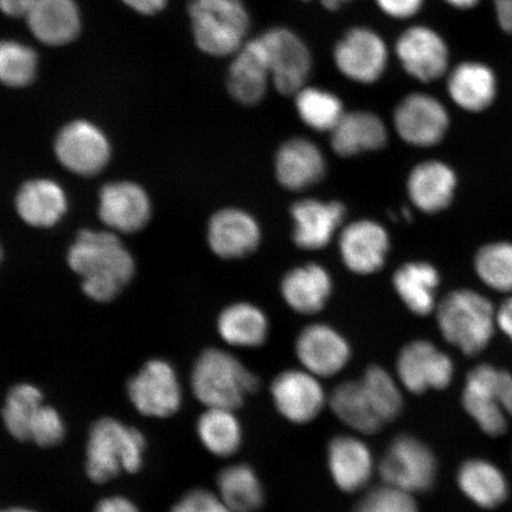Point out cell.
I'll return each mask as SVG.
<instances>
[{
  "label": "cell",
  "mask_w": 512,
  "mask_h": 512,
  "mask_svg": "<svg viewBox=\"0 0 512 512\" xmlns=\"http://www.w3.org/2000/svg\"><path fill=\"white\" fill-rule=\"evenodd\" d=\"M68 264L82 279V290L96 302H108L134 274L130 252L108 232L82 230L69 248Z\"/></svg>",
  "instance_id": "obj_1"
},
{
  "label": "cell",
  "mask_w": 512,
  "mask_h": 512,
  "mask_svg": "<svg viewBox=\"0 0 512 512\" xmlns=\"http://www.w3.org/2000/svg\"><path fill=\"white\" fill-rule=\"evenodd\" d=\"M196 399L207 408L236 411L247 395L259 389V379L233 355L219 349L204 351L191 374Z\"/></svg>",
  "instance_id": "obj_2"
},
{
  "label": "cell",
  "mask_w": 512,
  "mask_h": 512,
  "mask_svg": "<svg viewBox=\"0 0 512 512\" xmlns=\"http://www.w3.org/2000/svg\"><path fill=\"white\" fill-rule=\"evenodd\" d=\"M189 16L192 36L204 54L233 57L249 40L251 16L243 0H191Z\"/></svg>",
  "instance_id": "obj_3"
},
{
  "label": "cell",
  "mask_w": 512,
  "mask_h": 512,
  "mask_svg": "<svg viewBox=\"0 0 512 512\" xmlns=\"http://www.w3.org/2000/svg\"><path fill=\"white\" fill-rule=\"evenodd\" d=\"M437 313L441 334L465 355H478L495 334L497 312L477 292L459 290L447 294Z\"/></svg>",
  "instance_id": "obj_4"
},
{
  "label": "cell",
  "mask_w": 512,
  "mask_h": 512,
  "mask_svg": "<svg viewBox=\"0 0 512 512\" xmlns=\"http://www.w3.org/2000/svg\"><path fill=\"white\" fill-rule=\"evenodd\" d=\"M146 447L137 428L112 418L96 422L89 433L86 469L95 483H106L121 471L137 472L143 465Z\"/></svg>",
  "instance_id": "obj_5"
},
{
  "label": "cell",
  "mask_w": 512,
  "mask_h": 512,
  "mask_svg": "<svg viewBox=\"0 0 512 512\" xmlns=\"http://www.w3.org/2000/svg\"><path fill=\"white\" fill-rule=\"evenodd\" d=\"M463 403L486 434L498 437L507 430V416H512V375L489 364L472 369L467 376Z\"/></svg>",
  "instance_id": "obj_6"
},
{
  "label": "cell",
  "mask_w": 512,
  "mask_h": 512,
  "mask_svg": "<svg viewBox=\"0 0 512 512\" xmlns=\"http://www.w3.org/2000/svg\"><path fill=\"white\" fill-rule=\"evenodd\" d=\"M270 68L272 85L278 93L294 96L304 88L312 72V54L296 32L274 27L259 35Z\"/></svg>",
  "instance_id": "obj_7"
},
{
  "label": "cell",
  "mask_w": 512,
  "mask_h": 512,
  "mask_svg": "<svg viewBox=\"0 0 512 512\" xmlns=\"http://www.w3.org/2000/svg\"><path fill=\"white\" fill-rule=\"evenodd\" d=\"M332 59L345 79L360 85H373L386 73L389 48L379 32L360 25L345 31L339 38Z\"/></svg>",
  "instance_id": "obj_8"
},
{
  "label": "cell",
  "mask_w": 512,
  "mask_h": 512,
  "mask_svg": "<svg viewBox=\"0 0 512 512\" xmlns=\"http://www.w3.org/2000/svg\"><path fill=\"white\" fill-rule=\"evenodd\" d=\"M379 471L383 484L413 495L432 488L437 477V460L420 440L400 435L388 447Z\"/></svg>",
  "instance_id": "obj_9"
},
{
  "label": "cell",
  "mask_w": 512,
  "mask_h": 512,
  "mask_svg": "<svg viewBox=\"0 0 512 512\" xmlns=\"http://www.w3.org/2000/svg\"><path fill=\"white\" fill-rule=\"evenodd\" d=\"M393 123L403 142L431 147L446 136L450 117L443 102L431 94L416 92L406 95L396 105Z\"/></svg>",
  "instance_id": "obj_10"
},
{
  "label": "cell",
  "mask_w": 512,
  "mask_h": 512,
  "mask_svg": "<svg viewBox=\"0 0 512 512\" xmlns=\"http://www.w3.org/2000/svg\"><path fill=\"white\" fill-rule=\"evenodd\" d=\"M128 396L139 413L169 418L182 405V387L168 362L152 360L128 382Z\"/></svg>",
  "instance_id": "obj_11"
},
{
  "label": "cell",
  "mask_w": 512,
  "mask_h": 512,
  "mask_svg": "<svg viewBox=\"0 0 512 512\" xmlns=\"http://www.w3.org/2000/svg\"><path fill=\"white\" fill-rule=\"evenodd\" d=\"M394 50L403 70L415 80L433 82L447 72L450 61L447 44L437 31L425 25H414L403 31Z\"/></svg>",
  "instance_id": "obj_12"
},
{
  "label": "cell",
  "mask_w": 512,
  "mask_h": 512,
  "mask_svg": "<svg viewBox=\"0 0 512 512\" xmlns=\"http://www.w3.org/2000/svg\"><path fill=\"white\" fill-rule=\"evenodd\" d=\"M55 152L68 170L81 176L99 174L111 157L105 134L85 120L73 121L63 128L57 136Z\"/></svg>",
  "instance_id": "obj_13"
},
{
  "label": "cell",
  "mask_w": 512,
  "mask_h": 512,
  "mask_svg": "<svg viewBox=\"0 0 512 512\" xmlns=\"http://www.w3.org/2000/svg\"><path fill=\"white\" fill-rule=\"evenodd\" d=\"M275 408L293 424H307L323 411L326 395L318 377L306 370H286L272 382Z\"/></svg>",
  "instance_id": "obj_14"
},
{
  "label": "cell",
  "mask_w": 512,
  "mask_h": 512,
  "mask_svg": "<svg viewBox=\"0 0 512 512\" xmlns=\"http://www.w3.org/2000/svg\"><path fill=\"white\" fill-rule=\"evenodd\" d=\"M396 367L401 383L413 394L445 389L453 379L451 358L427 341H414L403 348Z\"/></svg>",
  "instance_id": "obj_15"
},
{
  "label": "cell",
  "mask_w": 512,
  "mask_h": 512,
  "mask_svg": "<svg viewBox=\"0 0 512 512\" xmlns=\"http://www.w3.org/2000/svg\"><path fill=\"white\" fill-rule=\"evenodd\" d=\"M271 85L264 46L259 36L249 38L230 62L227 75L229 95L242 106H256L266 98Z\"/></svg>",
  "instance_id": "obj_16"
},
{
  "label": "cell",
  "mask_w": 512,
  "mask_h": 512,
  "mask_svg": "<svg viewBox=\"0 0 512 512\" xmlns=\"http://www.w3.org/2000/svg\"><path fill=\"white\" fill-rule=\"evenodd\" d=\"M296 354L306 371L317 377H330L347 366L351 351L337 331L328 325L315 324L299 335Z\"/></svg>",
  "instance_id": "obj_17"
},
{
  "label": "cell",
  "mask_w": 512,
  "mask_h": 512,
  "mask_svg": "<svg viewBox=\"0 0 512 512\" xmlns=\"http://www.w3.org/2000/svg\"><path fill=\"white\" fill-rule=\"evenodd\" d=\"M99 216L106 226L118 232H137L150 220V198L143 188L131 182L106 184L100 191Z\"/></svg>",
  "instance_id": "obj_18"
},
{
  "label": "cell",
  "mask_w": 512,
  "mask_h": 512,
  "mask_svg": "<svg viewBox=\"0 0 512 512\" xmlns=\"http://www.w3.org/2000/svg\"><path fill=\"white\" fill-rule=\"evenodd\" d=\"M339 251L350 271L373 274L380 271L389 251V236L381 224L362 220L345 227L339 239Z\"/></svg>",
  "instance_id": "obj_19"
},
{
  "label": "cell",
  "mask_w": 512,
  "mask_h": 512,
  "mask_svg": "<svg viewBox=\"0 0 512 512\" xmlns=\"http://www.w3.org/2000/svg\"><path fill=\"white\" fill-rule=\"evenodd\" d=\"M294 221L293 239L303 249H322L329 245L345 217L338 202L300 201L291 210Z\"/></svg>",
  "instance_id": "obj_20"
},
{
  "label": "cell",
  "mask_w": 512,
  "mask_h": 512,
  "mask_svg": "<svg viewBox=\"0 0 512 512\" xmlns=\"http://www.w3.org/2000/svg\"><path fill=\"white\" fill-rule=\"evenodd\" d=\"M328 466L338 489L354 494L373 477V453L361 439L338 435L328 447Z\"/></svg>",
  "instance_id": "obj_21"
},
{
  "label": "cell",
  "mask_w": 512,
  "mask_h": 512,
  "mask_svg": "<svg viewBox=\"0 0 512 512\" xmlns=\"http://www.w3.org/2000/svg\"><path fill=\"white\" fill-rule=\"evenodd\" d=\"M260 239L258 222L239 209L221 210L209 223L210 248L224 259L242 258L251 254L258 248Z\"/></svg>",
  "instance_id": "obj_22"
},
{
  "label": "cell",
  "mask_w": 512,
  "mask_h": 512,
  "mask_svg": "<svg viewBox=\"0 0 512 512\" xmlns=\"http://www.w3.org/2000/svg\"><path fill=\"white\" fill-rule=\"evenodd\" d=\"M325 158L319 147L305 138L287 140L275 157L278 181L288 190L312 187L324 177Z\"/></svg>",
  "instance_id": "obj_23"
},
{
  "label": "cell",
  "mask_w": 512,
  "mask_h": 512,
  "mask_svg": "<svg viewBox=\"0 0 512 512\" xmlns=\"http://www.w3.org/2000/svg\"><path fill=\"white\" fill-rule=\"evenodd\" d=\"M331 147L341 157L382 149L388 143V128L379 115L370 111L345 112L330 132Z\"/></svg>",
  "instance_id": "obj_24"
},
{
  "label": "cell",
  "mask_w": 512,
  "mask_h": 512,
  "mask_svg": "<svg viewBox=\"0 0 512 512\" xmlns=\"http://www.w3.org/2000/svg\"><path fill=\"white\" fill-rule=\"evenodd\" d=\"M25 17L32 34L48 46H64L74 41L81 30L75 0H36Z\"/></svg>",
  "instance_id": "obj_25"
},
{
  "label": "cell",
  "mask_w": 512,
  "mask_h": 512,
  "mask_svg": "<svg viewBox=\"0 0 512 512\" xmlns=\"http://www.w3.org/2000/svg\"><path fill=\"white\" fill-rule=\"evenodd\" d=\"M457 187L454 171L439 160L416 165L408 178V194L414 206L435 214L450 206Z\"/></svg>",
  "instance_id": "obj_26"
},
{
  "label": "cell",
  "mask_w": 512,
  "mask_h": 512,
  "mask_svg": "<svg viewBox=\"0 0 512 512\" xmlns=\"http://www.w3.org/2000/svg\"><path fill=\"white\" fill-rule=\"evenodd\" d=\"M447 92L454 104L463 110L482 112L496 98V76L483 63L463 62L448 74Z\"/></svg>",
  "instance_id": "obj_27"
},
{
  "label": "cell",
  "mask_w": 512,
  "mask_h": 512,
  "mask_svg": "<svg viewBox=\"0 0 512 512\" xmlns=\"http://www.w3.org/2000/svg\"><path fill=\"white\" fill-rule=\"evenodd\" d=\"M332 281L324 267L310 264L294 268L281 283V294L300 315H315L330 297Z\"/></svg>",
  "instance_id": "obj_28"
},
{
  "label": "cell",
  "mask_w": 512,
  "mask_h": 512,
  "mask_svg": "<svg viewBox=\"0 0 512 512\" xmlns=\"http://www.w3.org/2000/svg\"><path fill=\"white\" fill-rule=\"evenodd\" d=\"M67 207L63 189L50 179H35L25 183L16 197L19 216L36 228L55 226L66 214Z\"/></svg>",
  "instance_id": "obj_29"
},
{
  "label": "cell",
  "mask_w": 512,
  "mask_h": 512,
  "mask_svg": "<svg viewBox=\"0 0 512 512\" xmlns=\"http://www.w3.org/2000/svg\"><path fill=\"white\" fill-rule=\"evenodd\" d=\"M458 484L463 494L480 508L494 509L509 494L508 482L498 467L485 460H469L460 467Z\"/></svg>",
  "instance_id": "obj_30"
},
{
  "label": "cell",
  "mask_w": 512,
  "mask_h": 512,
  "mask_svg": "<svg viewBox=\"0 0 512 512\" xmlns=\"http://www.w3.org/2000/svg\"><path fill=\"white\" fill-rule=\"evenodd\" d=\"M439 273L427 262H409L394 275V287L414 315L427 316L435 307Z\"/></svg>",
  "instance_id": "obj_31"
},
{
  "label": "cell",
  "mask_w": 512,
  "mask_h": 512,
  "mask_svg": "<svg viewBox=\"0 0 512 512\" xmlns=\"http://www.w3.org/2000/svg\"><path fill=\"white\" fill-rule=\"evenodd\" d=\"M329 402L331 411L352 430L362 434H374L381 430L383 421L371 406L361 381L339 384Z\"/></svg>",
  "instance_id": "obj_32"
},
{
  "label": "cell",
  "mask_w": 512,
  "mask_h": 512,
  "mask_svg": "<svg viewBox=\"0 0 512 512\" xmlns=\"http://www.w3.org/2000/svg\"><path fill=\"white\" fill-rule=\"evenodd\" d=\"M221 337L230 345L241 348H258L266 342L267 318L258 307L238 303L227 307L219 318Z\"/></svg>",
  "instance_id": "obj_33"
},
{
  "label": "cell",
  "mask_w": 512,
  "mask_h": 512,
  "mask_svg": "<svg viewBox=\"0 0 512 512\" xmlns=\"http://www.w3.org/2000/svg\"><path fill=\"white\" fill-rule=\"evenodd\" d=\"M217 489L224 504L233 512H255L264 504V490L251 466L232 465L220 472Z\"/></svg>",
  "instance_id": "obj_34"
},
{
  "label": "cell",
  "mask_w": 512,
  "mask_h": 512,
  "mask_svg": "<svg viewBox=\"0 0 512 512\" xmlns=\"http://www.w3.org/2000/svg\"><path fill=\"white\" fill-rule=\"evenodd\" d=\"M201 443L216 457L227 458L239 451L242 428L234 411L208 408L197 421Z\"/></svg>",
  "instance_id": "obj_35"
},
{
  "label": "cell",
  "mask_w": 512,
  "mask_h": 512,
  "mask_svg": "<svg viewBox=\"0 0 512 512\" xmlns=\"http://www.w3.org/2000/svg\"><path fill=\"white\" fill-rule=\"evenodd\" d=\"M294 106L303 123L317 132H331L345 114L341 98L328 89L305 86L294 94Z\"/></svg>",
  "instance_id": "obj_36"
},
{
  "label": "cell",
  "mask_w": 512,
  "mask_h": 512,
  "mask_svg": "<svg viewBox=\"0 0 512 512\" xmlns=\"http://www.w3.org/2000/svg\"><path fill=\"white\" fill-rule=\"evenodd\" d=\"M43 406L40 389L23 383L12 388L3 409L6 430L18 440H29L32 421Z\"/></svg>",
  "instance_id": "obj_37"
},
{
  "label": "cell",
  "mask_w": 512,
  "mask_h": 512,
  "mask_svg": "<svg viewBox=\"0 0 512 512\" xmlns=\"http://www.w3.org/2000/svg\"><path fill=\"white\" fill-rule=\"evenodd\" d=\"M361 383L383 424L398 418L402 412L403 398L398 384L386 370L377 366L368 368Z\"/></svg>",
  "instance_id": "obj_38"
},
{
  "label": "cell",
  "mask_w": 512,
  "mask_h": 512,
  "mask_svg": "<svg viewBox=\"0 0 512 512\" xmlns=\"http://www.w3.org/2000/svg\"><path fill=\"white\" fill-rule=\"evenodd\" d=\"M476 271L492 290L512 292V243L496 242L479 249Z\"/></svg>",
  "instance_id": "obj_39"
},
{
  "label": "cell",
  "mask_w": 512,
  "mask_h": 512,
  "mask_svg": "<svg viewBox=\"0 0 512 512\" xmlns=\"http://www.w3.org/2000/svg\"><path fill=\"white\" fill-rule=\"evenodd\" d=\"M37 55L30 47L14 41L0 42V82L21 88L35 79Z\"/></svg>",
  "instance_id": "obj_40"
},
{
  "label": "cell",
  "mask_w": 512,
  "mask_h": 512,
  "mask_svg": "<svg viewBox=\"0 0 512 512\" xmlns=\"http://www.w3.org/2000/svg\"><path fill=\"white\" fill-rule=\"evenodd\" d=\"M354 512H419L412 494L383 484L361 498Z\"/></svg>",
  "instance_id": "obj_41"
},
{
  "label": "cell",
  "mask_w": 512,
  "mask_h": 512,
  "mask_svg": "<svg viewBox=\"0 0 512 512\" xmlns=\"http://www.w3.org/2000/svg\"><path fill=\"white\" fill-rule=\"evenodd\" d=\"M64 437V424L59 412L53 407L42 406L30 426L29 440L37 445L51 447Z\"/></svg>",
  "instance_id": "obj_42"
},
{
  "label": "cell",
  "mask_w": 512,
  "mask_h": 512,
  "mask_svg": "<svg viewBox=\"0 0 512 512\" xmlns=\"http://www.w3.org/2000/svg\"><path fill=\"white\" fill-rule=\"evenodd\" d=\"M171 512H233L219 495L208 490L196 489L188 492Z\"/></svg>",
  "instance_id": "obj_43"
},
{
  "label": "cell",
  "mask_w": 512,
  "mask_h": 512,
  "mask_svg": "<svg viewBox=\"0 0 512 512\" xmlns=\"http://www.w3.org/2000/svg\"><path fill=\"white\" fill-rule=\"evenodd\" d=\"M425 0H375L377 8L384 15L405 21L419 14Z\"/></svg>",
  "instance_id": "obj_44"
},
{
  "label": "cell",
  "mask_w": 512,
  "mask_h": 512,
  "mask_svg": "<svg viewBox=\"0 0 512 512\" xmlns=\"http://www.w3.org/2000/svg\"><path fill=\"white\" fill-rule=\"evenodd\" d=\"M95 512H140L136 504L124 497H110L102 499L96 505Z\"/></svg>",
  "instance_id": "obj_45"
},
{
  "label": "cell",
  "mask_w": 512,
  "mask_h": 512,
  "mask_svg": "<svg viewBox=\"0 0 512 512\" xmlns=\"http://www.w3.org/2000/svg\"><path fill=\"white\" fill-rule=\"evenodd\" d=\"M134 11L142 15H155L165 8L168 0H123Z\"/></svg>",
  "instance_id": "obj_46"
},
{
  "label": "cell",
  "mask_w": 512,
  "mask_h": 512,
  "mask_svg": "<svg viewBox=\"0 0 512 512\" xmlns=\"http://www.w3.org/2000/svg\"><path fill=\"white\" fill-rule=\"evenodd\" d=\"M494 3L499 25L512 35V0H494Z\"/></svg>",
  "instance_id": "obj_47"
},
{
  "label": "cell",
  "mask_w": 512,
  "mask_h": 512,
  "mask_svg": "<svg viewBox=\"0 0 512 512\" xmlns=\"http://www.w3.org/2000/svg\"><path fill=\"white\" fill-rule=\"evenodd\" d=\"M36 0H0V11L11 17L27 15Z\"/></svg>",
  "instance_id": "obj_48"
},
{
  "label": "cell",
  "mask_w": 512,
  "mask_h": 512,
  "mask_svg": "<svg viewBox=\"0 0 512 512\" xmlns=\"http://www.w3.org/2000/svg\"><path fill=\"white\" fill-rule=\"evenodd\" d=\"M497 325L512 342V297L505 300L497 311Z\"/></svg>",
  "instance_id": "obj_49"
},
{
  "label": "cell",
  "mask_w": 512,
  "mask_h": 512,
  "mask_svg": "<svg viewBox=\"0 0 512 512\" xmlns=\"http://www.w3.org/2000/svg\"><path fill=\"white\" fill-rule=\"evenodd\" d=\"M302 2H312V0H302ZM318 2L325 10L334 12L342 9L343 6L352 2V0H318Z\"/></svg>",
  "instance_id": "obj_50"
},
{
  "label": "cell",
  "mask_w": 512,
  "mask_h": 512,
  "mask_svg": "<svg viewBox=\"0 0 512 512\" xmlns=\"http://www.w3.org/2000/svg\"><path fill=\"white\" fill-rule=\"evenodd\" d=\"M445 2L453 6V8L469 10L475 8V6L479 3V0H445Z\"/></svg>",
  "instance_id": "obj_51"
},
{
  "label": "cell",
  "mask_w": 512,
  "mask_h": 512,
  "mask_svg": "<svg viewBox=\"0 0 512 512\" xmlns=\"http://www.w3.org/2000/svg\"><path fill=\"white\" fill-rule=\"evenodd\" d=\"M0 512H35V511L29 510V509H24V508H11V509L0 510Z\"/></svg>",
  "instance_id": "obj_52"
},
{
  "label": "cell",
  "mask_w": 512,
  "mask_h": 512,
  "mask_svg": "<svg viewBox=\"0 0 512 512\" xmlns=\"http://www.w3.org/2000/svg\"><path fill=\"white\" fill-rule=\"evenodd\" d=\"M0 259H2V247H0Z\"/></svg>",
  "instance_id": "obj_53"
}]
</instances>
